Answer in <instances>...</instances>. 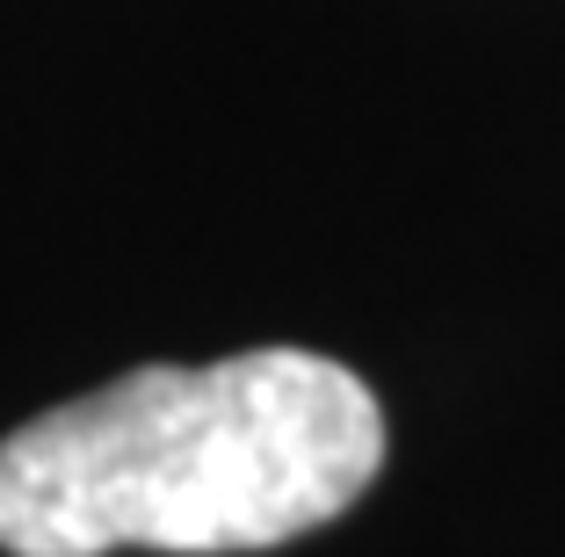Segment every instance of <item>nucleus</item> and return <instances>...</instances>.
<instances>
[{
	"label": "nucleus",
	"instance_id": "nucleus-1",
	"mask_svg": "<svg viewBox=\"0 0 565 557\" xmlns=\"http://www.w3.org/2000/svg\"><path fill=\"white\" fill-rule=\"evenodd\" d=\"M384 471V413L312 347L131 369L0 442V550L233 557L327 528Z\"/></svg>",
	"mask_w": 565,
	"mask_h": 557
}]
</instances>
